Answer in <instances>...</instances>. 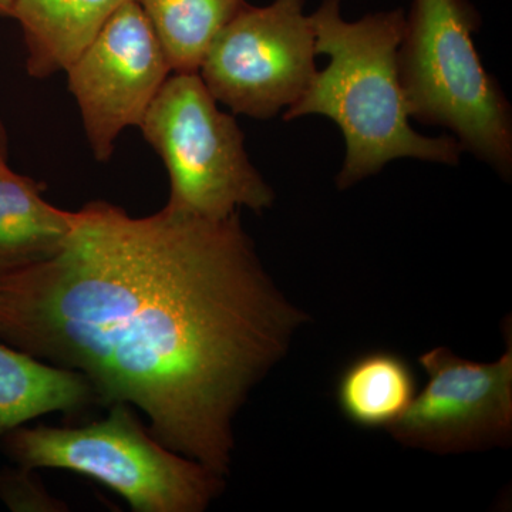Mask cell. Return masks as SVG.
<instances>
[{"instance_id":"52a82bcc","label":"cell","mask_w":512,"mask_h":512,"mask_svg":"<svg viewBox=\"0 0 512 512\" xmlns=\"http://www.w3.org/2000/svg\"><path fill=\"white\" fill-rule=\"evenodd\" d=\"M93 156L107 163L127 127H140L173 70L138 0H130L66 69Z\"/></svg>"},{"instance_id":"7c38bea8","label":"cell","mask_w":512,"mask_h":512,"mask_svg":"<svg viewBox=\"0 0 512 512\" xmlns=\"http://www.w3.org/2000/svg\"><path fill=\"white\" fill-rule=\"evenodd\" d=\"M336 396L340 410L356 426L389 429L416 397V376L396 353H367L340 375Z\"/></svg>"},{"instance_id":"9c48e42d","label":"cell","mask_w":512,"mask_h":512,"mask_svg":"<svg viewBox=\"0 0 512 512\" xmlns=\"http://www.w3.org/2000/svg\"><path fill=\"white\" fill-rule=\"evenodd\" d=\"M130 0H15L12 16L25 40L35 79L66 72L107 20Z\"/></svg>"},{"instance_id":"277c9868","label":"cell","mask_w":512,"mask_h":512,"mask_svg":"<svg viewBox=\"0 0 512 512\" xmlns=\"http://www.w3.org/2000/svg\"><path fill=\"white\" fill-rule=\"evenodd\" d=\"M82 427H18L2 447L25 470L59 468L92 478L136 512H201L221 494L224 477L163 446L124 403Z\"/></svg>"},{"instance_id":"8fae6325","label":"cell","mask_w":512,"mask_h":512,"mask_svg":"<svg viewBox=\"0 0 512 512\" xmlns=\"http://www.w3.org/2000/svg\"><path fill=\"white\" fill-rule=\"evenodd\" d=\"M43 185L0 168V275L39 264L63 247L76 212L53 207Z\"/></svg>"},{"instance_id":"8992f818","label":"cell","mask_w":512,"mask_h":512,"mask_svg":"<svg viewBox=\"0 0 512 512\" xmlns=\"http://www.w3.org/2000/svg\"><path fill=\"white\" fill-rule=\"evenodd\" d=\"M316 39L305 0L245 3L202 60V82L235 114L274 119L308 90L316 72Z\"/></svg>"},{"instance_id":"7a4b0ae2","label":"cell","mask_w":512,"mask_h":512,"mask_svg":"<svg viewBox=\"0 0 512 512\" xmlns=\"http://www.w3.org/2000/svg\"><path fill=\"white\" fill-rule=\"evenodd\" d=\"M342 0H322L312 13L316 53L329 56L308 90L284 111V120L328 117L342 131L346 156L336 178L348 190L397 158L447 165L460 163L453 136L427 137L410 124L400 83L397 53L406 15L402 9L372 13L348 22Z\"/></svg>"},{"instance_id":"ba28073f","label":"cell","mask_w":512,"mask_h":512,"mask_svg":"<svg viewBox=\"0 0 512 512\" xmlns=\"http://www.w3.org/2000/svg\"><path fill=\"white\" fill-rule=\"evenodd\" d=\"M429 382L389 427L404 446L461 453L504 446L512 430V345L493 363L458 357L447 348L424 353Z\"/></svg>"},{"instance_id":"5bb4252c","label":"cell","mask_w":512,"mask_h":512,"mask_svg":"<svg viewBox=\"0 0 512 512\" xmlns=\"http://www.w3.org/2000/svg\"><path fill=\"white\" fill-rule=\"evenodd\" d=\"M8 154H9V137L8 131H6L5 124L0 119V168L3 165H8Z\"/></svg>"},{"instance_id":"3957f363","label":"cell","mask_w":512,"mask_h":512,"mask_svg":"<svg viewBox=\"0 0 512 512\" xmlns=\"http://www.w3.org/2000/svg\"><path fill=\"white\" fill-rule=\"evenodd\" d=\"M480 13L468 0H413L397 53L410 119L450 130L461 151L512 175L511 106L474 45Z\"/></svg>"},{"instance_id":"6da1fadb","label":"cell","mask_w":512,"mask_h":512,"mask_svg":"<svg viewBox=\"0 0 512 512\" xmlns=\"http://www.w3.org/2000/svg\"><path fill=\"white\" fill-rule=\"evenodd\" d=\"M266 274L239 212H76L63 247L0 275V340L137 407L154 439L229 473L234 419L305 322Z\"/></svg>"},{"instance_id":"4fadbf2b","label":"cell","mask_w":512,"mask_h":512,"mask_svg":"<svg viewBox=\"0 0 512 512\" xmlns=\"http://www.w3.org/2000/svg\"><path fill=\"white\" fill-rule=\"evenodd\" d=\"M163 46L173 73L200 70L218 33L245 0H138Z\"/></svg>"},{"instance_id":"9a60e30c","label":"cell","mask_w":512,"mask_h":512,"mask_svg":"<svg viewBox=\"0 0 512 512\" xmlns=\"http://www.w3.org/2000/svg\"><path fill=\"white\" fill-rule=\"evenodd\" d=\"M13 3L15 0H0V18L12 16Z\"/></svg>"},{"instance_id":"30bf717a","label":"cell","mask_w":512,"mask_h":512,"mask_svg":"<svg viewBox=\"0 0 512 512\" xmlns=\"http://www.w3.org/2000/svg\"><path fill=\"white\" fill-rule=\"evenodd\" d=\"M96 400L89 380L0 340V439L53 412L74 413Z\"/></svg>"},{"instance_id":"5b68a950","label":"cell","mask_w":512,"mask_h":512,"mask_svg":"<svg viewBox=\"0 0 512 512\" xmlns=\"http://www.w3.org/2000/svg\"><path fill=\"white\" fill-rule=\"evenodd\" d=\"M200 73H171L141 121L170 177L167 207L208 220L268 210L275 192L249 160L234 116L222 113Z\"/></svg>"}]
</instances>
